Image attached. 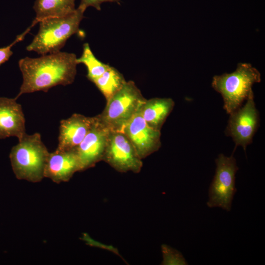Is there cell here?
Returning a JSON list of instances; mask_svg holds the SVG:
<instances>
[{"mask_svg": "<svg viewBox=\"0 0 265 265\" xmlns=\"http://www.w3.org/2000/svg\"><path fill=\"white\" fill-rule=\"evenodd\" d=\"M122 132L130 140L142 159L157 151L161 146L160 131L149 126L139 109L125 125Z\"/></svg>", "mask_w": 265, "mask_h": 265, "instance_id": "obj_9", "label": "cell"}, {"mask_svg": "<svg viewBox=\"0 0 265 265\" xmlns=\"http://www.w3.org/2000/svg\"><path fill=\"white\" fill-rule=\"evenodd\" d=\"M126 82L123 75L110 66L101 76L92 81L106 101L118 91Z\"/></svg>", "mask_w": 265, "mask_h": 265, "instance_id": "obj_16", "label": "cell"}, {"mask_svg": "<svg viewBox=\"0 0 265 265\" xmlns=\"http://www.w3.org/2000/svg\"><path fill=\"white\" fill-rule=\"evenodd\" d=\"M86 8L79 5L71 14L44 19L39 22V30L26 50L41 55L60 52L67 40L79 31Z\"/></svg>", "mask_w": 265, "mask_h": 265, "instance_id": "obj_2", "label": "cell"}, {"mask_svg": "<svg viewBox=\"0 0 265 265\" xmlns=\"http://www.w3.org/2000/svg\"><path fill=\"white\" fill-rule=\"evenodd\" d=\"M109 132L95 116L91 128L76 148L80 171L93 167L103 160Z\"/></svg>", "mask_w": 265, "mask_h": 265, "instance_id": "obj_10", "label": "cell"}, {"mask_svg": "<svg viewBox=\"0 0 265 265\" xmlns=\"http://www.w3.org/2000/svg\"><path fill=\"white\" fill-rule=\"evenodd\" d=\"M76 0H36L33 9L36 13L32 24L44 19L65 16L76 10Z\"/></svg>", "mask_w": 265, "mask_h": 265, "instance_id": "obj_15", "label": "cell"}, {"mask_svg": "<svg viewBox=\"0 0 265 265\" xmlns=\"http://www.w3.org/2000/svg\"><path fill=\"white\" fill-rule=\"evenodd\" d=\"M49 153L39 133H26L12 148L9 154L16 177L32 183L41 181Z\"/></svg>", "mask_w": 265, "mask_h": 265, "instance_id": "obj_3", "label": "cell"}, {"mask_svg": "<svg viewBox=\"0 0 265 265\" xmlns=\"http://www.w3.org/2000/svg\"><path fill=\"white\" fill-rule=\"evenodd\" d=\"M16 100L0 97V139L14 136L19 140L26 133L22 107Z\"/></svg>", "mask_w": 265, "mask_h": 265, "instance_id": "obj_13", "label": "cell"}, {"mask_svg": "<svg viewBox=\"0 0 265 265\" xmlns=\"http://www.w3.org/2000/svg\"><path fill=\"white\" fill-rule=\"evenodd\" d=\"M145 100L135 83L132 80L126 81L122 87L106 101L104 109L96 117L109 130L122 131Z\"/></svg>", "mask_w": 265, "mask_h": 265, "instance_id": "obj_5", "label": "cell"}, {"mask_svg": "<svg viewBox=\"0 0 265 265\" xmlns=\"http://www.w3.org/2000/svg\"><path fill=\"white\" fill-rule=\"evenodd\" d=\"M261 80V74L256 68L249 63H239L234 72L214 76L212 85L221 94L223 108L230 114L241 106L252 91L253 85Z\"/></svg>", "mask_w": 265, "mask_h": 265, "instance_id": "obj_4", "label": "cell"}, {"mask_svg": "<svg viewBox=\"0 0 265 265\" xmlns=\"http://www.w3.org/2000/svg\"><path fill=\"white\" fill-rule=\"evenodd\" d=\"M95 116L88 117L74 113L61 120L59 128L56 149L69 150L77 148L91 128Z\"/></svg>", "mask_w": 265, "mask_h": 265, "instance_id": "obj_12", "label": "cell"}, {"mask_svg": "<svg viewBox=\"0 0 265 265\" xmlns=\"http://www.w3.org/2000/svg\"><path fill=\"white\" fill-rule=\"evenodd\" d=\"M161 247L163 257L161 265H187L188 264L183 254L177 250L166 244H162Z\"/></svg>", "mask_w": 265, "mask_h": 265, "instance_id": "obj_18", "label": "cell"}, {"mask_svg": "<svg viewBox=\"0 0 265 265\" xmlns=\"http://www.w3.org/2000/svg\"><path fill=\"white\" fill-rule=\"evenodd\" d=\"M80 171L76 149L69 150L55 149L49 153L45 165L44 178L59 184L69 181L74 174Z\"/></svg>", "mask_w": 265, "mask_h": 265, "instance_id": "obj_11", "label": "cell"}, {"mask_svg": "<svg viewBox=\"0 0 265 265\" xmlns=\"http://www.w3.org/2000/svg\"><path fill=\"white\" fill-rule=\"evenodd\" d=\"M174 105V101L169 98L146 99L142 104L139 111L149 126L155 130L160 131Z\"/></svg>", "mask_w": 265, "mask_h": 265, "instance_id": "obj_14", "label": "cell"}, {"mask_svg": "<svg viewBox=\"0 0 265 265\" xmlns=\"http://www.w3.org/2000/svg\"><path fill=\"white\" fill-rule=\"evenodd\" d=\"M246 100L243 106L230 114L225 130L226 134L232 138L236 146H240L245 151L247 146L251 143L260 122L253 91Z\"/></svg>", "mask_w": 265, "mask_h": 265, "instance_id": "obj_8", "label": "cell"}, {"mask_svg": "<svg viewBox=\"0 0 265 265\" xmlns=\"http://www.w3.org/2000/svg\"><path fill=\"white\" fill-rule=\"evenodd\" d=\"M78 64L82 63L87 70V78L91 81L101 76L110 65L104 63L94 55L88 43L83 45L82 53L79 58H77Z\"/></svg>", "mask_w": 265, "mask_h": 265, "instance_id": "obj_17", "label": "cell"}, {"mask_svg": "<svg viewBox=\"0 0 265 265\" xmlns=\"http://www.w3.org/2000/svg\"><path fill=\"white\" fill-rule=\"evenodd\" d=\"M34 26L31 25L24 32L18 35L15 40L7 46L0 48V65L7 61L10 56L13 54L11 48L18 42L22 41L26 34L30 30L31 28Z\"/></svg>", "mask_w": 265, "mask_h": 265, "instance_id": "obj_19", "label": "cell"}, {"mask_svg": "<svg viewBox=\"0 0 265 265\" xmlns=\"http://www.w3.org/2000/svg\"><path fill=\"white\" fill-rule=\"evenodd\" d=\"M103 161L119 172H140L143 166L133 146L122 131H110Z\"/></svg>", "mask_w": 265, "mask_h": 265, "instance_id": "obj_7", "label": "cell"}, {"mask_svg": "<svg viewBox=\"0 0 265 265\" xmlns=\"http://www.w3.org/2000/svg\"><path fill=\"white\" fill-rule=\"evenodd\" d=\"M80 5L87 8L91 6L97 10H101V5L104 2H115L120 4V0H80Z\"/></svg>", "mask_w": 265, "mask_h": 265, "instance_id": "obj_20", "label": "cell"}, {"mask_svg": "<svg viewBox=\"0 0 265 265\" xmlns=\"http://www.w3.org/2000/svg\"><path fill=\"white\" fill-rule=\"evenodd\" d=\"M18 64L23 82L16 99L24 94L47 92L53 87L72 84L78 64L75 53L59 52L37 58L25 57Z\"/></svg>", "mask_w": 265, "mask_h": 265, "instance_id": "obj_1", "label": "cell"}, {"mask_svg": "<svg viewBox=\"0 0 265 265\" xmlns=\"http://www.w3.org/2000/svg\"><path fill=\"white\" fill-rule=\"evenodd\" d=\"M215 164V172L209 187L207 205L211 208H220L230 212L237 191L235 180L238 167L233 155L227 157L223 154L218 155Z\"/></svg>", "mask_w": 265, "mask_h": 265, "instance_id": "obj_6", "label": "cell"}]
</instances>
